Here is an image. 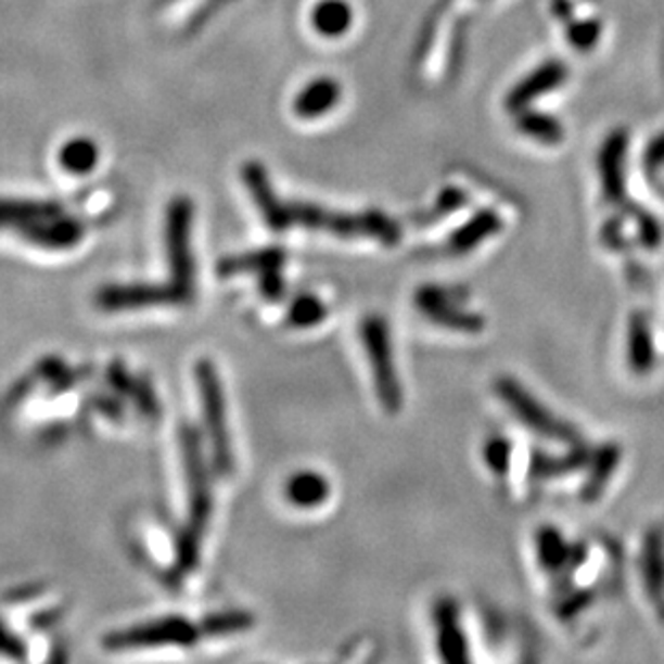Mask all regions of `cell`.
<instances>
[{"label": "cell", "mask_w": 664, "mask_h": 664, "mask_svg": "<svg viewBox=\"0 0 664 664\" xmlns=\"http://www.w3.org/2000/svg\"><path fill=\"white\" fill-rule=\"evenodd\" d=\"M538 557H540V563L553 572L557 567L565 565L567 559H572V553L563 536L553 527H547L538 534Z\"/></svg>", "instance_id": "obj_23"}, {"label": "cell", "mask_w": 664, "mask_h": 664, "mask_svg": "<svg viewBox=\"0 0 664 664\" xmlns=\"http://www.w3.org/2000/svg\"><path fill=\"white\" fill-rule=\"evenodd\" d=\"M183 464L188 473V523L177 540V570L179 574H190L201 557V542L207 534V525L212 519V486L209 473L203 456L201 435L194 426H181L179 433Z\"/></svg>", "instance_id": "obj_1"}, {"label": "cell", "mask_w": 664, "mask_h": 664, "mask_svg": "<svg viewBox=\"0 0 664 664\" xmlns=\"http://www.w3.org/2000/svg\"><path fill=\"white\" fill-rule=\"evenodd\" d=\"M199 639H203L199 624H192L186 617H159L127 630L112 633L108 637H104V648L111 652L151 650V648H170V646L190 648Z\"/></svg>", "instance_id": "obj_7"}, {"label": "cell", "mask_w": 664, "mask_h": 664, "mask_svg": "<svg viewBox=\"0 0 664 664\" xmlns=\"http://www.w3.org/2000/svg\"><path fill=\"white\" fill-rule=\"evenodd\" d=\"M192 218L194 207L192 201L179 196L168 207L166 218V247H168V263H170V284L183 297L186 304L194 299V278L196 265L192 254Z\"/></svg>", "instance_id": "obj_5"}, {"label": "cell", "mask_w": 664, "mask_h": 664, "mask_svg": "<svg viewBox=\"0 0 664 664\" xmlns=\"http://www.w3.org/2000/svg\"><path fill=\"white\" fill-rule=\"evenodd\" d=\"M340 100V87L332 78H319L317 82L308 85L295 100V112L304 118H317L333 106Z\"/></svg>", "instance_id": "obj_15"}, {"label": "cell", "mask_w": 664, "mask_h": 664, "mask_svg": "<svg viewBox=\"0 0 664 664\" xmlns=\"http://www.w3.org/2000/svg\"><path fill=\"white\" fill-rule=\"evenodd\" d=\"M519 127L525 136L542 142V144H557L563 138V131L559 127V123L551 116H542V114H521Z\"/></svg>", "instance_id": "obj_25"}, {"label": "cell", "mask_w": 664, "mask_h": 664, "mask_svg": "<svg viewBox=\"0 0 664 664\" xmlns=\"http://www.w3.org/2000/svg\"><path fill=\"white\" fill-rule=\"evenodd\" d=\"M617 462H620V451H617L615 447H604L602 454H600V456L596 458V462H593L589 482H587L585 488H583V497H585L587 501H591V499H596V497L602 495V490H604V486L609 484L611 473L615 471Z\"/></svg>", "instance_id": "obj_22"}, {"label": "cell", "mask_w": 664, "mask_h": 664, "mask_svg": "<svg viewBox=\"0 0 664 664\" xmlns=\"http://www.w3.org/2000/svg\"><path fill=\"white\" fill-rule=\"evenodd\" d=\"M435 626H437V646L443 661L447 663H464L469 661V648L460 624V613L454 600H442L435 609Z\"/></svg>", "instance_id": "obj_11"}, {"label": "cell", "mask_w": 664, "mask_h": 664, "mask_svg": "<svg viewBox=\"0 0 664 664\" xmlns=\"http://www.w3.org/2000/svg\"><path fill=\"white\" fill-rule=\"evenodd\" d=\"M495 392L499 398L508 405V409L532 431H536L542 437H549L559 443L576 442L574 429H570L565 422H561L551 411L545 409L540 400H536L519 381L514 379H499L495 385Z\"/></svg>", "instance_id": "obj_8"}, {"label": "cell", "mask_w": 664, "mask_h": 664, "mask_svg": "<svg viewBox=\"0 0 664 664\" xmlns=\"http://www.w3.org/2000/svg\"><path fill=\"white\" fill-rule=\"evenodd\" d=\"M353 22V9L346 0H321L315 7L312 24L325 37H340Z\"/></svg>", "instance_id": "obj_18"}, {"label": "cell", "mask_w": 664, "mask_h": 664, "mask_svg": "<svg viewBox=\"0 0 664 664\" xmlns=\"http://www.w3.org/2000/svg\"><path fill=\"white\" fill-rule=\"evenodd\" d=\"M243 179H245L247 190L252 192V199H254L256 207L260 209L265 221L269 224V228H273L278 232L284 230V221H282V207H284V203H280L278 196L273 194L263 166L254 164V162L245 164Z\"/></svg>", "instance_id": "obj_12"}, {"label": "cell", "mask_w": 664, "mask_h": 664, "mask_svg": "<svg viewBox=\"0 0 664 664\" xmlns=\"http://www.w3.org/2000/svg\"><path fill=\"white\" fill-rule=\"evenodd\" d=\"M325 317H328V308L315 295L297 297L289 310V323L295 328H315L323 323Z\"/></svg>", "instance_id": "obj_24"}, {"label": "cell", "mask_w": 664, "mask_h": 664, "mask_svg": "<svg viewBox=\"0 0 664 664\" xmlns=\"http://www.w3.org/2000/svg\"><path fill=\"white\" fill-rule=\"evenodd\" d=\"M0 228H13L35 245L50 250L74 247L80 237L78 221L54 203L0 201Z\"/></svg>", "instance_id": "obj_2"}, {"label": "cell", "mask_w": 664, "mask_h": 664, "mask_svg": "<svg viewBox=\"0 0 664 664\" xmlns=\"http://www.w3.org/2000/svg\"><path fill=\"white\" fill-rule=\"evenodd\" d=\"M565 69L557 61L542 65L538 72H534L527 80H523L508 98V106L514 111H523L527 104L538 100L542 93H551L557 87H561L565 80Z\"/></svg>", "instance_id": "obj_13"}, {"label": "cell", "mask_w": 664, "mask_h": 664, "mask_svg": "<svg viewBox=\"0 0 664 664\" xmlns=\"http://www.w3.org/2000/svg\"><path fill=\"white\" fill-rule=\"evenodd\" d=\"M361 342L372 368L376 396L387 413H398L403 407V387L394 361L390 328L383 317L370 315L361 323Z\"/></svg>", "instance_id": "obj_6"}, {"label": "cell", "mask_w": 664, "mask_h": 664, "mask_svg": "<svg viewBox=\"0 0 664 664\" xmlns=\"http://www.w3.org/2000/svg\"><path fill=\"white\" fill-rule=\"evenodd\" d=\"M484 456L495 477H506L510 473L512 445L508 443V439H490V443L484 447Z\"/></svg>", "instance_id": "obj_26"}, {"label": "cell", "mask_w": 664, "mask_h": 664, "mask_svg": "<svg viewBox=\"0 0 664 664\" xmlns=\"http://www.w3.org/2000/svg\"><path fill=\"white\" fill-rule=\"evenodd\" d=\"M284 230L291 226H306L312 230H328L335 237H370L385 245H394L400 241V230L396 221L379 212H368L359 216L337 214L317 205L291 203L282 207Z\"/></svg>", "instance_id": "obj_3"}, {"label": "cell", "mask_w": 664, "mask_h": 664, "mask_svg": "<svg viewBox=\"0 0 664 664\" xmlns=\"http://www.w3.org/2000/svg\"><path fill=\"white\" fill-rule=\"evenodd\" d=\"M628 361L639 374H646L654 366V340L643 317H633L628 328Z\"/></svg>", "instance_id": "obj_17"}, {"label": "cell", "mask_w": 664, "mask_h": 664, "mask_svg": "<svg viewBox=\"0 0 664 664\" xmlns=\"http://www.w3.org/2000/svg\"><path fill=\"white\" fill-rule=\"evenodd\" d=\"M98 306L106 312L123 310H142L157 306H186L177 289L166 284H131V286H106L98 293Z\"/></svg>", "instance_id": "obj_9"}, {"label": "cell", "mask_w": 664, "mask_h": 664, "mask_svg": "<svg viewBox=\"0 0 664 664\" xmlns=\"http://www.w3.org/2000/svg\"><path fill=\"white\" fill-rule=\"evenodd\" d=\"M254 626V617L247 611H228L205 617L199 628L203 637H228L237 633H245Z\"/></svg>", "instance_id": "obj_21"}, {"label": "cell", "mask_w": 664, "mask_h": 664, "mask_svg": "<svg viewBox=\"0 0 664 664\" xmlns=\"http://www.w3.org/2000/svg\"><path fill=\"white\" fill-rule=\"evenodd\" d=\"M0 654L9 656V659H15V661L26 659V646L2 622H0Z\"/></svg>", "instance_id": "obj_27"}, {"label": "cell", "mask_w": 664, "mask_h": 664, "mask_svg": "<svg viewBox=\"0 0 664 664\" xmlns=\"http://www.w3.org/2000/svg\"><path fill=\"white\" fill-rule=\"evenodd\" d=\"M196 372V385L203 403V416H205V429L212 443L214 454V469L228 477L234 471V454L230 445V433H228V418H226V400H224V387H221L218 368L209 359H201L194 368Z\"/></svg>", "instance_id": "obj_4"}, {"label": "cell", "mask_w": 664, "mask_h": 664, "mask_svg": "<svg viewBox=\"0 0 664 664\" xmlns=\"http://www.w3.org/2000/svg\"><path fill=\"white\" fill-rule=\"evenodd\" d=\"M416 304H418V308H420L429 319H433V323L443 325V328H447V330L467 333H477L484 330V319H482V317L454 308V306H451L454 302L449 299V295H447L445 291H442V289L426 286V289L418 291Z\"/></svg>", "instance_id": "obj_10"}, {"label": "cell", "mask_w": 664, "mask_h": 664, "mask_svg": "<svg viewBox=\"0 0 664 664\" xmlns=\"http://www.w3.org/2000/svg\"><path fill=\"white\" fill-rule=\"evenodd\" d=\"M499 228H501V220H499L497 214L482 212V214H477L475 218H471L464 226H460L454 232V237L449 241V247L456 254H467L469 250L482 245L488 237L499 232Z\"/></svg>", "instance_id": "obj_16"}, {"label": "cell", "mask_w": 664, "mask_h": 664, "mask_svg": "<svg viewBox=\"0 0 664 664\" xmlns=\"http://www.w3.org/2000/svg\"><path fill=\"white\" fill-rule=\"evenodd\" d=\"M284 263V252L282 250H263L256 254H245V256H234L221 260L218 273L230 276V273H243V271H276Z\"/></svg>", "instance_id": "obj_19"}, {"label": "cell", "mask_w": 664, "mask_h": 664, "mask_svg": "<svg viewBox=\"0 0 664 664\" xmlns=\"http://www.w3.org/2000/svg\"><path fill=\"white\" fill-rule=\"evenodd\" d=\"M286 499L297 508H319L330 499V482L317 471H299L284 486Z\"/></svg>", "instance_id": "obj_14"}, {"label": "cell", "mask_w": 664, "mask_h": 664, "mask_svg": "<svg viewBox=\"0 0 664 664\" xmlns=\"http://www.w3.org/2000/svg\"><path fill=\"white\" fill-rule=\"evenodd\" d=\"M59 159H61V166L67 173L87 175L95 168V164L100 159V151H98L95 142H91L87 138H76L61 149Z\"/></svg>", "instance_id": "obj_20"}]
</instances>
